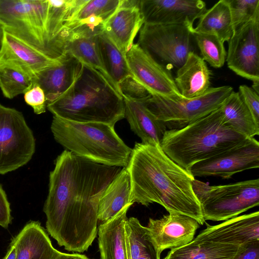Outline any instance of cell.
Listing matches in <instances>:
<instances>
[{
  "instance_id": "obj_36",
  "label": "cell",
  "mask_w": 259,
  "mask_h": 259,
  "mask_svg": "<svg viewBox=\"0 0 259 259\" xmlns=\"http://www.w3.org/2000/svg\"><path fill=\"white\" fill-rule=\"evenodd\" d=\"M25 102L30 106L36 114L46 112L47 103L43 90L37 84H33L32 87L24 93Z\"/></svg>"
},
{
  "instance_id": "obj_38",
  "label": "cell",
  "mask_w": 259,
  "mask_h": 259,
  "mask_svg": "<svg viewBox=\"0 0 259 259\" xmlns=\"http://www.w3.org/2000/svg\"><path fill=\"white\" fill-rule=\"evenodd\" d=\"M233 259H259V240L239 246Z\"/></svg>"
},
{
  "instance_id": "obj_7",
  "label": "cell",
  "mask_w": 259,
  "mask_h": 259,
  "mask_svg": "<svg viewBox=\"0 0 259 259\" xmlns=\"http://www.w3.org/2000/svg\"><path fill=\"white\" fill-rule=\"evenodd\" d=\"M192 186L205 221H226L259 204L258 179L219 186L194 179Z\"/></svg>"
},
{
  "instance_id": "obj_14",
  "label": "cell",
  "mask_w": 259,
  "mask_h": 259,
  "mask_svg": "<svg viewBox=\"0 0 259 259\" xmlns=\"http://www.w3.org/2000/svg\"><path fill=\"white\" fill-rule=\"evenodd\" d=\"M144 23L181 24L193 28V23L207 10L201 0H141Z\"/></svg>"
},
{
  "instance_id": "obj_35",
  "label": "cell",
  "mask_w": 259,
  "mask_h": 259,
  "mask_svg": "<svg viewBox=\"0 0 259 259\" xmlns=\"http://www.w3.org/2000/svg\"><path fill=\"white\" fill-rule=\"evenodd\" d=\"M117 88L119 93L123 98L142 101L151 95L134 75L124 78L118 83Z\"/></svg>"
},
{
  "instance_id": "obj_2",
  "label": "cell",
  "mask_w": 259,
  "mask_h": 259,
  "mask_svg": "<svg viewBox=\"0 0 259 259\" xmlns=\"http://www.w3.org/2000/svg\"><path fill=\"white\" fill-rule=\"evenodd\" d=\"M131 182L130 201L145 206L157 203L168 212H177L205 222L193 191L195 178L172 161L160 146L136 143L126 167Z\"/></svg>"
},
{
  "instance_id": "obj_29",
  "label": "cell",
  "mask_w": 259,
  "mask_h": 259,
  "mask_svg": "<svg viewBox=\"0 0 259 259\" xmlns=\"http://www.w3.org/2000/svg\"><path fill=\"white\" fill-rule=\"evenodd\" d=\"M97 38L105 68L118 91V83L127 76L133 75L125 56L103 31L97 35Z\"/></svg>"
},
{
  "instance_id": "obj_13",
  "label": "cell",
  "mask_w": 259,
  "mask_h": 259,
  "mask_svg": "<svg viewBox=\"0 0 259 259\" xmlns=\"http://www.w3.org/2000/svg\"><path fill=\"white\" fill-rule=\"evenodd\" d=\"M125 57L133 75L151 95L182 96L169 69L137 44H134Z\"/></svg>"
},
{
  "instance_id": "obj_5",
  "label": "cell",
  "mask_w": 259,
  "mask_h": 259,
  "mask_svg": "<svg viewBox=\"0 0 259 259\" xmlns=\"http://www.w3.org/2000/svg\"><path fill=\"white\" fill-rule=\"evenodd\" d=\"M51 129L55 141L77 156L111 166L126 167L128 164L132 149L113 126L71 121L54 116Z\"/></svg>"
},
{
  "instance_id": "obj_28",
  "label": "cell",
  "mask_w": 259,
  "mask_h": 259,
  "mask_svg": "<svg viewBox=\"0 0 259 259\" xmlns=\"http://www.w3.org/2000/svg\"><path fill=\"white\" fill-rule=\"evenodd\" d=\"M194 31L217 36L224 42L233 33L231 15L227 0H221L206 10L199 18Z\"/></svg>"
},
{
  "instance_id": "obj_17",
  "label": "cell",
  "mask_w": 259,
  "mask_h": 259,
  "mask_svg": "<svg viewBox=\"0 0 259 259\" xmlns=\"http://www.w3.org/2000/svg\"><path fill=\"white\" fill-rule=\"evenodd\" d=\"M194 239L237 246L259 240V212L236 217L219 225H207Z\"/></svg>"
},
{
  "instance_id": "obj_8",
  "label": "cell",
  "mask_w": 259,
  "mask_h": 259,
  "mask_svg": "<svg viewBox=\"0 0 259 259\" xmlns=\"http://www.w3.org/2000/svg\"><path fill=\"white\" fill-rule=\"evenodd\" d=\"M48 7V0H0V24L4 30L53 58L46 33Z\"/></svg>"
},
{
  "instance_id": "obj_19",
  "label": "cell",
  "mask_w": 259,
  "mask_h": 259,
  "mask_svg": "<svg viewBox=\"0 0 259 259\" xmlns=\"http://www.w3.org/2000/svg\"><path fill=\"white\" fill-rule=\"evenodd\" d=\"M60 63L48 67L37 74L33 84L44 91L47 105L59 98L74 83L80 74L83 64L70 53L64 52Z\"/></svg>"
},
{
  "instance_id": "obj_41",
  "label": "cell",
  "mask_w": 259,
  "mask_h": 259,
  "mask_svg": "<svg viewBox=\"0 0 259 259\" xmlns=\"http://www.w3.org/2000/svg\"><path fill=\"white\" fill-rule=\"evenodd\" d=\"M16 249L15 245L11 242L9 248L3 259H16Z\"/></svg>"
},
{
  "instance_id": "obj_23",
  "label": "cell",
  "mask_w": 259,
  "mask_h": 259,
  "mask_svg": "<svg viewBox=\"0 0 259 259\" xmlns=\"http://www.w3.org/2000/svg\"><path fill=\"white\" fill-rule=\"evenodd\" d=\"M132 205H126L114 217L99 226L98 244L101 259H127L124 224Z\"/></svg>"
},
{
  "instance_id": "obj_39",
  "label": "cell",
  "mask_w": 259,
  "mask_h": 259,
  "mask_svg": "<svg viewBox=\"0 0 259 259\" xmlns=\"http://www.w3.org/2000/svg\"><path fill=\"white\" fill-rule=\"evenodd\" d=\"M10 203L7 195L0 185V226L7 228L12 221Z\"/></svg>"
},
{
  "instance_id": "obj_6",
  "label": "cell",
  "mask_w": 259,
  "mask_h": 259,
  "mask_svg": "<svg viewBox=\"0 0 259 259\" xmlns=\"http://www.w3.org/2000/svg\"><path fill=\"white\" fill-rule=\"evenodd\" d=\"M233 92L231 87L225 85L209 88L203 94L193 98L151 95L144 102L167 130H178L219 108Z\"/></svg>"
},
{
  "instance_id": "obj_1",
  "label": "cell",
  "mask_w": 259,
  "mask_h": 259,
  "mask_svg": "<svg viewBox=\"0 0 259 259\" xmlns=\"http://www.w3.org/2000/svg\"><path fill=\"white\" fill-rule=\"evenodd\" d=\"M122 168L95 163L66 150L58 156L43 211L47 231L60 246L82 252L92 245L98 231L100 199Z\"/></svg>"
},
{
  "instance_id": "obj_26",
  "label": "cell",
  "mask_w": 259,
  "mask_h": 259,
  "mask_svg": "<svg viewBox=\"0 0 259 259\" xmlns=\"http://www.w3.org/2000/svg\"><path fill=\"white\" fill-rule=\"evenodd\" d=\"M224 123L236 132L252 138L259 134L257 122L241 98L234 91L220 107Z\"/></svg>"
},
{
  "instance_id": "obj_22",
  "label": "cell",
  "mask_w": 259,
  "mask_h": 259,
  "mask_svg": "<svg viewBox=\"0 0 259 259\" xmlns=\"http://www.w3.org/2000/svg\"><path fill=\"white\" fill-rule=\"evenodd\" d=\"M175 81L183 97L195 98L210 88V71L203 59L191 52L184 64L178 68Z\"/></svg>"
},
{
  "instance_id": "obj_15",
  "label": "cell",
  "mask_w": 259,
  "mask_h": 259,
  "mask_svg": "<svg viewBox=\"0 0 259 259\" xmlns=\"http://www.w3.org/2000/svg\"><path fill=\"white\" fill-rule=\"evenodd\" d=\"M32 48L4 30L0 47V65L12 67L29 76L32 81L43 70L60 63Z\"/></svg>"
},
{
  "instance_id": "obj_16",
  "label": "cell",
  "mask_w": 259,
  "mask_h": 259,
  "mask_svg": "<svg viewBox=\"0 0 259 259\" xmlns=\"http://www.w3.org/2000/svg\"><path fill=\"white\" fill-rule=\"evenodd\" d=\"M200 224L194 219L177 212H169L159 219H149L147 226L161 252L191 242Z\"/></svg>"
},
{
  "instance_id": "obj_31",
  "label": "cell",
  "mask_w": 259,
  "mask_h": 259,
  "mask_svg": "<svg viewBox=\"0 0 259 259\" xmlns=\"http://www.w3.org/2000/svg\"><path fill=\"white\" fill-rule=\"evenodd\" d=\"M46 33L48 45L54 59L55 41L63 29L68 17L70 0H48Z\"/></svg>"
},
{
  "instance_id": "obj_20",
  "label": "cell",
  "mask_w": 259,
  "mask_h": 259,
  "mask_svg": "<svg viewBox=\"0 0 259 259\" xmlns=\"http://www.w3.org/2000/svg\"><path fill=\"white\" fill-rule=\"evenodd\" d=\"M16 259H58L62 252L56 249L38 221L28 222L11 241Z\"/></svg>"
},
{
  "instance_id": "obj_18",
  "label": "cell",
  "mask_w": 259,
  "mask_h": 259,
  "mask_svg": "<svg viewBox=\"0 0 259 259\" xmlns=\"http://www.w3.org/2000/svg\"><path fill=\"white\" fill-rule=\"evenodd\" d=\"M140 1L121 0L119 8L103 26V31L125 56L144 24Z\"/></svg>"
},
{
  "instance_id": "obj_37",
  "label": "cell",
  "mask_w": 259,
  "mask_h": 259,
  "mask_svg": "<svg viewBox=\"0 0 259 259\" xmlns=\"http://www.w3.org/2000/svg\"><path fill=\"white\" fill-rule=\"evenodd\" d=\"M238 93L255 120L259 122L258 94L246 85H240Z\"/></svg>"
},
{
  "instance_id": "obj_12",
  "label": "cell",
  "mask_w": 259,
  "mask_h": 259,
  "mask_svg": "<svg viewBox=\"0 0 259 259\" xmlns=\"http://www.w3.org/2000/svg\"><path fill=\"white\" fill-rule=\"evenodd\" d=\"M259 167V143L254 138L193 165L194 177L217 176L229 179L238 172Z\"/></svg>"
},
{
  "instance_id": "obj_4",
  "label": "cell",
  "mask_w": 259,
  "mask_h": 259,
  "mask_svg": "<svg viewBox=\"0 0 259 259\" xmlns=\"http://www.w3.org/2000/svg\"><path fill=\"white\" fill-rule=\"evenodd\" d=\"M248 138L224 123L220 107L184 128L166 130L160 147L172 161L189 172L197 162L232 148Z\"/></svg>"
},
{
  "instance_id": "obj_3",
  "label": "cell",
  "mask_w": 259,
  "mask_h": 259,
  "mask_svg": "<svg viewBox=\"0 0 259 259\" xmlns=\"http://www.w3.org/2000/svg\"><path fill=\"white\" fill-rule=\"evenodd\" d=\"M47 108L55 116L77 122L114 126L124 118L122 96L99 71L84 64L72 85Z\"/></svg>"
},
{
  "instance_id": "obj_33",
  "label": "cell",
  "mask_w": 259,
  "mask_h": 259,
  "mask_svg": "<svg viewBox=\"0 0 259 259\" xmlns=\"http://www.w3.org/2000/svg\"><path fill=\"white\" fill-rule=\"evenodd\" d=\"M192 35L203 60L213 67L218 68L222 67L227 56L224 42L214 35L194 31Z\"/></svg>"
},
{
  "instance_id": "obj_32",
  "label": "cell",
  "mask_w": 259,
  "mask_h": 259,
  "mask_svg": "<svg viewBox=\"0 0 259 259\" xmlns=\"http://www.w3.org/2000/svg\"><path fill=\"white\" fill-rule=\"evenodd\" d=\"M32 85V79L26 74L12 67L0 65V89L5 97L13 99Z\"/></svg>"
},
{
  "instance_id": "obj_30",
  "label": "cell",
  "mask_w": 259,
  "mask_h": 259,
  "mask_svg": "<svg viewBox=\"0 0 259 259\" xmlns=\"http://www.w3.org/2000/svg\"><path fill=\"white\" fill-rule=\"evenodd\" d=\"M127 259H138L142 255L158 248L147 227L136 218H127L124 224Z\"/></svg>"
},
{
  "instance_id": "obj_25",
  "label": "cell",
  "mask_w": 259,
  "mask_h": 259,
  "mask_svg": "<svg viewBox=\"0 0 259 259\" xmlns=\"http://www.w3.org/2000/svg\"><path fill=\"white\" fill-rule=\"evenodd\" d=\"M121 0H89L64 27L103 31V26L119 8Z\"/></svg>"
},
{
  "instance_id": "obj_10",
  "label": "cell",
  "mask_w": 259,
  "mask_h": 259,
  "mask_svg": "<svg viewBox=\"0 0 259 259\" xmlns=\"http://www.w3.org/2000/svg\"><path fill=\"white\" fill-rule=\"evenodd\" d=\"M194 28L181 24L144 23L137 44L156 61L159 60L178 69L188 54L193 52Z\"/></svg>"
},
{
  "instance_id": "obj_11",
  "label": "cell",
  "mask_w": 259,
  "mask_h": 259,
  "mask_svg": "<svg viewBox=\"0 0 259 259\" xmlns=\"http://www.w3.org/2000/svg\"><path fill=\"white\" fill-rule=\"evenodd\" d=\"M228 42V67L237 75L259 81V19L237 28Z\"/></svg>"
},
{
  "instance_id": "obj_21",
  "label": "cell",
  "mask_w": 259,
  "mask_h": 259,
  "mask_svg": "<svg viewBox=\"0 0 259 259\" xmlns=\"http://www.w3.org/2000/svg\"><path fill=\"white\" fill-rule=\"evenodd\" d=\"M124 118L131 130L141 140L142 143L160 146L165 132V125L148 110L144 100L136 101L123 98Z\"/></svg>"
},
{
  "instance_id": "obj_40",
  "label": "cell",
  "mask_w": 259,
  "mask_h": 259,
  "mask_svg": "<svg viewBox=\"0 0 259 259\" xmlns=\"http://www.w3.org/2000/svg\"><path fill=\"white\" fill-rule=\"evenodd\" d=\"M58 259H90L83 254L79 253H65L62 252Z\"/></svg>"
},
{
  "instance_id": "obj_24",
  "label": "cell",
  "mask_w": 259,
  "mask_h": 259,
  "mask_svg": "<svg viewBox=\"0 0 259 259\" xmlns=\"http://www.w3.org/2000/svg\"><path fill=\"white\" fill-rule=\"evenodd\" d=\"M131 182L126 167L110 183L103 192L98 209V220L105 222L114 217L130 201Z\"/></svg>"
},
{
  "instance_id": "obj_27",
  "label": "cell",
  "mask_w": 259,
  "mask_h": 259,
  "mask_svg": "<svg viewBox=\"0 0 259 259\" xmlns=\"http://www.w3.org/2000/svg\"><path fill=\"white\" fill-rule=\"evenodd\" d=\"M239 246L193 240L183 246L171 249L163 259H233Z\"/></svg>"
},
{
  "instance_id": "obj_9",
  "label": "cell",
  "mask_w": 259,
  "mask_h": 259,
  "mask_svg": "<svg viewBox=\"0 0 259 259\" xmlns=\"http://www.w3.org/2000/svg\"><path fill=\"white\" fill-rule=\"evenodd\" d=\"M35 149L33 133L22 112L0 104V175L27 164Z\"/></svg>"
},
{
  "instance_id": "obj_42",
  "label": "cell",
  "mask_w": 259,
  "mask_h": 259,
  "mask_svg": "<svg viewBox=\"0 0 259 259\" xmlns=\"http://www.w3.org/2000/svg\"><path fill=\"white\" fill-rule=\"evenodd\" d=\"M4 32V29L3 26L0 24V47L1 46L3 35Z\"/></svg>"
},
{
  "instance_id": "obj_34",
  "label": "cell",
  "mask_w": 259,
  "mask_h": 259,
  "mask_svg": "<svg viewBox=\"0 0 259 259\" xmlns=\"http://www.w3.org/2000/svg\"><path fill=\"white\" fill-rule=\"evenodd\" d=\"M227 2L234 31L250 20L259 19V0H227Z\"/></svg>"
}]
</instances>
